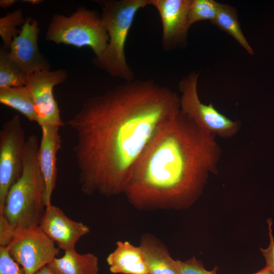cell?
<instances>
[{
  "instance_id": "obj_1",
  "label": "cell",
  "mask_w": 274,
  "mask_h": 274,
  "mask_svg": "<svg viewBox=\"0 0 274 274\" xmlns=\"http://www.w3.org/2000/svg\"><path fill=\"white\" fill-rule=\"evenodd\" d=\"M180 110V97L152 79L132 80L88 99L67 121L82 192L124 193L159 128Z\"/></svg>"
},
{
  "instance_id": "obj_2",
  "label": "cell",
  "mask_w": 274,
  "mask_h": 274,
  "mask_svg": "<svg viewBox=\"0 0 274 274\" xmlns=\"http://www.w3.org/2000/svg\"><path fill=\"white\" fill-rule=\"evenodd\" d=\"M221 154L216 135L180 110L151 139L124 194L141 211L189 208L201 194L209 174H218Z\"/></svg>"
},
{
  "instance_id": "obj_3",
  "label": "cell",
  "mask_w": 274,
  "mask_h": 274,
  "mask_svg": "<svg viewBox=\"0 0 274 274\" xmlns=\"http://www.w3.org/2000/svg\"><path fill=\"white\" fill-rule=\"evenodd\" d=\"M39 144L37 135L27 138L22 175L9 191L0 213L16 228L39 226L46 208L45 184L38 160Z\"/></svg>"
},
{
  "instance_id": "obj_4",
  "label": "cell",
  "mask_w": 274,
  "mask_h": 274,
  "mask_svg": "<svg viewBox=\"0 0 274 274\" xmlns=\"http://www.w3.org/2000/svg\"><path fill=\"white\" fill-rule=\"evenodd\" d=\"M102 9L109 41L102 53L93 62L111 76L127 82L133 80L132 71L127 63L125 43L137 12L149 5V0L96 1Z\"/></svg>"
},
{
  "instance_id": "obj_5",
  "label": "cell",
  "mask_w": 274,
  "mask_h": 274,
  "mask_svg": "<svg viewBox=\"0 0 274 274\" xmlns=\"http://www.w3.org/2000/svg\"><path fill=\"white\" fill-rule=\"evenodd\" d=\"M46 38L56 44L90 48L99 57L105 50L109 37L101 16L80 8L69 16L54 15L48 25Z\"/></svg>"
},
{
  "instance_id": "obj_6",
  "label": "cell",
  "mask_w": 274,
  "mask_h": 274,
  "mask_svg": "<svg viewBox=\"0 0 274 274\" xmlns=\"http://www.w3.org/2000/svg\"><path fill=\"white\" fill-rule=\"evenodd\" d=\"M198 77V74L192 72L180 81L181 111L206 132L223 138L232 137L241 128L239 121L228 118L212 103L207 105L200 101L197 93Z\"/></svg>"
},
{
  "instance_id": "obj_7",
  "label": "cell",
  "mask_w": 274,
  "mask_h": 274,
  "mask_svg": "<svg viewBox=\"0 0 274 274\" xmlns=\"http://www.w3.org/2000/svg\"><path fill=\"white\" fill-rule=\"evenodd\" d=\"M26 142L20 118L15 115L0 131V213L9 191L22 175Z\"/></svg>"
},
{
  "instance_id": "obj_8",
  "label": "cell",
  "mask_w": 274,
  "mask_h": 274,
  "mask_svg": "<svg viewBox=\"0 0 274 274\" xmlns=\"http://www.w3.org/2000/svg\"><path fill=\"white\" fill-rule=\"evenodd\" d=\"M7 247L11 257L25 274H33L60 254L59 248L39 226L17 228Z\"/></svg>"
},
{
  "instance_id": "obj_9",
  "label": "cell",
  "mask_w": 274,
  "mask_h": 274,
  "mask_svg": "<svg viewBox=\"0 0 274 274\" xmlns=\"http://www.w3.org/2000/svg\"><path fill=\"white\" fill-rule=\"evenodd\" d=\"M66 78V72L63 70H42L27 76L24 86L33 98L39 125H64L53 89L56 85L63 83Z\"/></svg>"
},
{
  "instance_id": "obj_10",
  "label": "cell",
  "mask_w": 274,
  "mask_h": 274,
  "mask_svg": "<svg viewBox=\"0 0 274 274\" xmlns=\"http://www.w3.org/2000/svg\"><path fill=\"white\" fill-rule=\"evenodd\" d=\"M39 33L37 20L26 18L20 33L14 38L9 47L11 58L27 76L49 69L48 63L39 50Z\"/></svg>"
},
{
  "instance_id": "obj_11",
  "label": "cell",
  "mask_w": 274,
  "mask_h": 274,
  "mask_svg": "<svg viewBox=\"0 0 274 274\" xmlns=\"http://www.w3.org/2000/svg\"><path fill=\"white\" fill-rule=\"evenodd\" d=\"M191 0H149L159 13L162 25V43L170 49L186 39L190 25L188 11Z\"/></svg>"
},
{
  "instance_id": "obj_12",
  "label": "cell",
  "mask_w": 274,
  "mask_h": 274,
  "mask_svg": "<svg viewBox=\"0 0 274 274\" xmlns=\"http://www.w3.org/2000/svg\"><path fill=\"white\" fill-rule=\"evenodd\" d=\"M39 226L64 251L76 250L78 241L90 231L87 225L72 220L52 204L46 208Z\"/></svg>"
},
{
  "instance_id": "obj_13",
  "label": "cell",
  "mask_w": 274,
  "mask_h": 274,
  "mask_svg": "<svg viewBox=\"0 0 274 274\" xmlns=\"http://www.w3.org/2000/svg\"><path fill=\"white\" fill-rule=\"evenodd\" d=\"M38 150V160L45 184V204L51 205V197L57 176V154L61 147V139L57 126L43 125Z\"/></svg>"
},
{
  "instance_id": "obj_14",
  "label": "cell",
  "mask_w": 274,
  "mask_h": 274,
  "mask_svg": "<svg viewBox=\"0 0 274 274\" xmlns=\"http://www.w3.org/2000/svg\"><path fill=\"white\" fill-rule=\"evenodd\" d=\"M139 246L149 274H180L178 260L171 257L165 245L155 236L150 233L143 235Z\"/></svg>"
},
{
  "instance_id": "obj_15",
  "label": "cell",
  "mask_w": 274,
  "mask_h": 274,
  "mask_svg": "<svg viewBox=\"0 0 274 274\" xmlns=\"http://www.w3.org/2000/svg\"><path fill=\"white\" fill-rule=\"evenodd\" d=\"M107 262L113 273L149 274L140 247L128 241H118L115 250L107 256Z\"/></svg>"
},
{
  "instance_id": "obj_16",
  "label": "cell",
  "mask_w": 274,
  "mask_h": 274,
  "mask_svg": "<svg viewBox=\"0 0 274 274\" xmlns=\"http://www.w3.org/2000/svg\"><path fill=\"white\" fill-rule=\"evenodd\" d=\"M48 265L56 274H99L97 257L91 253L79 254L76 250L64 251Z\"/></svg>"
},
{
  "instance_id": "obj_17",
  "label": "cell",
  "mask_w": 274,
  "mask_h": 274,
  "mask_svg": "<svg viewBox=\"0 0 274 274\" xmlns=\"http://www.w3.org/2000/svg\"><path fill=\"white\" fill-rule=\"evenodd\" d=\"M0 102L23 114L30 121L39 122L33 98L25 86L0 89Z\"/></svg>"
},
{
  "instance_id": "obj_18",
  "label": "cell",
  "mask_w": 274,
  "mask_h": 274,
  "mask_svg": "<svg viewBox=\"0 0 274 274\" xmlns=\"http://www.w3.org/2000/svg\"><path fill=\"white\" fill-rule=\"evenodd\" d=\"M212 23L233 37L249 53L253 54L252 47L242 31L236 11L233 7L219 3L216 17Z\"/></svg>"
},
{
  "instance_id": "obj_19",
  "label": "cell",
  "mask_w": 274,
  "mask_h": 274,
  "mask_svg": "<svg viewBox=\"0 0 274 274\" xmlns=\"http://www.w3.org/2000/svg\"><path fill=\"white\" fill-rule=\"evenodd\" d=\"M26 74L12 60L9 52L0 51V89L24 86Z\"/></svg>"
},
{
  "instance_id": "obj_20",
  "label": "cell",
  "mask_w": 274,
  "mask_h": 274,
  "mask_svg": "<svg viewBox=\"0 0 274 274\" xmlns=\"http://www.w3.org/2000/svg\"><path fill=\"white\" fill-rule=\"evenodd\" d=\"M25 20L21 9L9 13L0 18V36L5 47H10L14 38L20 32L17 27L22 26Z\"/></svg>"
},
{
  "instance_id": "obj_21",
  "label": "cell",
  "mask_w": 274,
  "mask_h": 274,
  "mask_svg": "<svg viewBox=\"0 0 274 274\" xmlns=\"http://www.w3.org/2000/svg\"><path fill=\"white\" fill-rule=\"evenodd\" d=\"M219 3L213 0H191L188 11V21L191 26L202 20L215 19Z\"/></svg>"
},
{
  "instance_id": "obj_22",
  "label": "cell",
  "mask_w": 274,
  "mask_h": 274,
  "mask_svg": "<svg viewBox=\"0 0 274 274\" xmlns=\"http://www.w3.org/2000/svg\"><path fill=\"white\" fill-rule=\"evenodd\" d=\"M0 274H25L23 268L11 257L7 247L0 246Z\"/></svg>"
},
{
  "instance_id": "obj_23",
  "label": "cell",
  "mask_w": 274,
  "mask_h": 274,
  "mask_svg": "<svg viewBox=\"0 0 274 274\" xmlns=\"http://www.w3.org/2000/svg\"><path fill=\"white\" fill-rule=\"evenodd\" d=\"M180 274H217L216 268L206 270L202 263L194 257L185 261L178 260Z\"/></svg>"
},
{
  "instance_id": "obj_24",
  "label": "cell",
  "mask_w": 274,
  "mask_h": 274,
  "mask_svg": "<svg viewBox=\"0 0 274 274\" xmlns=\"http://www.w3.org/2000/svg\"><path fill=\"white\" fill-rule=\"evenodd\" d=\"M16 229L3 214H0V246L9 245Z\"/></svg>"
},
{
  "instance_id": "obj_25",
  "label": "cell",
  "mask_w": 274,
  "mask_h": 274,
  "mask_svg": "<svg viewBox=\"0 0 274 274\" xmlns=\"http://www.w3.org/2000/svg\"><path fill=\"white\" fill-rule=\"evenodd\" d=\"M267 222L270 239L269 244L266 249L260 248V250L265 258L266 266L269 268L272 274H274V237L271 229L272 221L271 219H268Z\"/></svg>"
},
{
  "instance_id": "obj_26",
  "label": "cell",
  "mask_w": 274,
  "mask_h": 274,
  "mask_svg": "<svg viewBox=\"0 0 274 274\" xmlns=\"http://www.w3.org/2000/svg\"><path fill=\"white\" fill-rule=\"evenodd\" d=\"M33 274H56L48 265L43 266Z\"/></svg>"
},
{
  "instance_id": "obj_27",
  "label": "cell",
  "mask_w": 274,
  "mask_h": 274,
  "mask_svg": "<svg viewBox=\"0 0 274 274\" xmlns=\"http://www.w3.org/2000/svg\"><path fill=\"white\" fill-rule=\"evenodd\" d=\"M15 3V0H1L0 6L3 8H7L12 6Z\"/></svg>"
},
{
  "instance_id": "obj_28",
  "label": "cell",
  "mask_w": 274,
  "mask_h": 274,
  "mask_svg": "<svg viewBox=\"0 0 274 274\" xmlns=\"http://www.w3.org/2000/svg\"><path fill=\"white\" fill-rule=\"evenodd\" d=\"M253 274H272L268 267L265 266L263 269Z\"/></svg>"
},
{
  "instance_id": "obj_29",
  "label": "cell",
  "mask_w": 274,
  "mask_h": 274,
  "mask_svg": "<svg viewBox=\"0 0 274 274\" xmlns=\"http://www.w3.org/2000/svg\"><path fill=\"white\" fill-rule=\"evenodd\" d=\"M23 2H25L26 3H30L32 5H38L42 2V1L41 0H26V1H23Z\"/></svg>"
}]
</instances>
